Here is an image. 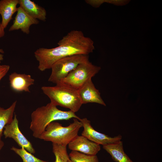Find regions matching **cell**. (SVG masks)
Returning <instances> with one entry per match:
<instances>
[{
  "instance_id": "cell-21",
  "label": "cell",
  "mask_w": 162,
  "mask_h": 162,
  "mask_svg": "<svg viewBox=\"0 0 162 162\" xmlns=\"http://www.w3.org/2000/svg\"><path fill=\"white\" fill-rule=\"evenodd\" d=\"M10 68V67L9 65H0V82L8 73Z\"/></svg>"
},
{
  "instance_id": "cell-8",
  "label": "cell",
  "mask_w": 162,
  "mask_h": 162,
  "mask_svg": "<svg viewBox=\"0 0 162 162\" xmlns=\"http://www.w3.org/2000/svg\"><path fill=\"white\" fill-rule=\"evenodd\" d=\"M3 135L5 138H9L13 139L21 148H24L29 152L32 154L35 153V150L31 143L20 130L18 121L15 114H14L12 122L4 126Z\"/></svg>"
},
{
  "instance_id": "cell-18",
  "label": "cell",
  "mask_w": 162,
  "mask_h": 162,
  "mask_svg": "<svg viewBox=\"0 0 162 162\" xmlns=\"http://www.w3.org/2000/svg\"><path fill=\"white\" fill-rule=\"evenodd\" d=\"M69 156L70 159L74 162H99L96 155H88L72 151Z\"/></svg>"
},
{
  "instance_id": "cell-17",
  "label": "cell",
  "mask_w": 162,
  "mask_h": 162,
  "mask_svg": "<svg viewBox=\"0 0 162 162\" xmlns=\"http://www.w3.org/2000/svg\"><path fill=\"white\" fill-rule=\"evenodd\" d=\"M52 152L55 160L54 162H68L70 159L67 149V146L52 143Z\"/></svg>"
},
{
  "instance_id": "cell-22",
  "label": "cell",
  "mask_w": 162,
  "mask_h": 162,
  "mask_svg": "<svg viewBox=\"0 0 162 162\" xmlns=\"http://www.w3.org/2000/svg\"><path fill=\"white\" fill-rule=\"evenodd\" d=\"M4 29L2 27L0 21V38L3 37L5 34Z\"/></svg>"
},
{
  "instance_id": "cell-10",
  "label": "cell",
  "mask_w": 162,
  "mask_h": 162,
  "mask_svg": "<svg viewBox=\"0 0 162 162\" xmlns=\"http://www.w3.org/2000/svg\"><path fill=\"white\" fill-rule=\"evenodd\" d=\"M78 90L82 104L94 103L106 106L100 93L95 88L92 79L88 80Z\"/></svg>"
},
{
  "instance_id": "cell-14",
  "label": "cell",
  "mask_w": 162,
  "mask_h": 162,
  "mask_svg": "<svg viewBox=\"0 0 162 162\" xmlns=\"http://www.w3.org/2000/svg\"><path fill=\"white\" fill-rule=\"evenodd\" d=\"M24 10L33 18L45 21L46 12L45 9L30 0H19V4Z\"/></svg>"
},
{
  "instance_id": "cell-23",
  "label": "cell",
  "mask_w": 162,
  "mask_h": 162,
  "mask_svg": "<svg viewBox=\"0 0 162 162\" xmlns=\"http://www.w3.org/2000/svg\"><path fill=\"white\" fill-rule=\"evenodd\" d=\"M4 53V51L2 49L0 48V63L3 60V53Z\"/></svg>"
},
{
  "instance_id": "cell-16",
  "label": "cell",
  "mask_w": 162,
  "mask_h": 162,
  "mask_svg": "<svg viewBox=\"0 0 162 162\" xmlns=\"http://www.w3.org/2000/svg\"><path fill=\"white\" fill-rule=\"evenodd\" d=\"M17 101L16 100L7 109H5L0 106V139L3 136L4 126L10 123L13 119Z\"/></svg>"
},
{
  "instance_id": "cell-20",
  "label": "cell",
  "mask_w": 162,
  "mask_h": 162,
  "mask_svg": "<svg viewBox=\"0 0 162 162\" xmlns=\"http://www.w3.org/2000/svg\"><path fill=\"white\" fill-rule=\"evenodd\" d=\"M129 1V0H101L102 4L104 2H107L117 5H125L128 3Z\"/></svg>"
},
{
  "instance_id": "cell-13",
  "label": "cell",
  "mask_w": 162,
  "mask_h": 162,
  "mask_svg": "<svg viewBox=\"0 0 162 162\" xmlns=\"http://www.w3.org/2000/svg\"><path fill=\"white\" fill-rule=\"evenodd\" d=\"M19 0H0V14L2 20L1 23L2 27L5 28L10 21L12 16L17 12Z\"/></svg>"
},
{
  "instance_id": "cell-5",
  "label": "cell",
  "mask_w": 162,
  "mask_h": 162,
  "mask_svg": "<svg viewBox=\"0 0 162 162\" xmlns=\"http://www.w3.org/2000/svg\"><path fill=\"white\" fill-rule=\"evenodd\" d=\"M89 60L88 55L78 54L66 57L56 62L52 65L48 81L58 83L79 64Z\"/></svg>"
},
{
  "instance_id": "cell-7",
  "label": "cell",
  "mask_w": 162,
  "mask_h": 162,
  "mask_svg": "<svg viewBox=\"0 0 162 162\" xmlns=\"http://www.w3.org/2000/svg\"><path fill=\"white\" fill-rule=\"evenodd\" d=\"M79 121L83 128L82 135L99 145L104 146L116 143L121 141L122 138L120 135L112 137L97 131L92 126L90 121L87 118L80 119Z\"/></svg>"
},
{
  "instance_id": "cell-4",
  "label": "cell",
  "mask_w": 162,
  "mask_h": 162,
  "mask_svg": "<svg viewBox=\"0 0 162 162\" xmlns=\"http://www.w3.org/2000/svg\"><path fill=\"white\" fill-rule=\"evenodd\" d=\"M79 121L74 118L73 122L66 127L58 122H52L46 126L39 139L67 146L78 135L80 129L82 127V123Z\"/></svg>"
},
{
  "instance_id": "cell-12",
  "label": "cell",
  "mask_w": 162,
  "mask_h": 162,
  "mask_svg": "<svg viewBox=\"0 0 162 162\" xmlns=\"http://www.w3.org/2000/svg\"><path fill=\"white\" fill-rule=\"evenodd\" d=\"M9 80L11 88L17 92H30L29 87L34 82V79L30 75L16 72L12 73L9 75Z\"/></svg>"
},
{
  "instance_id": "cell-2",
  "label": "cell",
  "mask_w": 162,
  "mask_h": 162,
  "mask_svg": "<svg viewBox=\"0 0 162 162\" xmlns=\"http://www.w3.org/2000/svg\"><path fill=\"white\" fill-rule=\"evenodd\" d=\"M72 118H76L79 120L81 119L72 111L61 110L50 102L45 106L38 108L32 112L30 128L32 132L33 136L39 139L50 123L56 120H68Z\"/></svg>"
},
{
  "instance_id": "cell-15",
  "label": "cell",
  "mask_w": 162,
  "mask_h": 162,
  "mask_svg": "<svg viewBox=\"0 0 162 162\" xmlns=\"http://www.w3.org/2000/svg\"><path fill=\"white\" fill-rule=\"evenodd\" d=\"M103 148L110 154L115 162H134L124 152L122 141L103 146Z\"/></svg>"
},
{
  "instance_id": "cell-9",
  "label": "cell",
  "mask_w": 162,
  "mask_h": 162,
  "mask_svg": "<svg viewBox=\"0 0 162 162\" xmlns=\"http://www.w3.org/2000/svg\"><path fill=\"white\" fill-rule=\"evenodd\" d=\"M72 151L90 155H96L101 149L100 145L88 140L82 135H77L68 144Z\"/></svg>"
},
{
  "instance_id": "cell-19",
  "label": "cell",
  "mask_w": 162,
  "mask_h": 162,
  "mask_svg": "<svg viewBox=\"0 0 162 162\" xmlns=\"http://www.w3.org/2000/svg\"><path fill=\"white\" fill-rule=\"evenodd\" d=\"M10 149L19 155L21 158L23 162H47L46 161L36 158L23 148H19L13 146L10 148Z\"/></svg>"
},
{
  "instance_id": "cell-6",
  "label": "cell",
  "mask_w": 162,
  "mask_h": 162,
  "mask_svg": "<svg viewBox=\"0 0 162 162\" xmlns=\"http://www.w3.org/2000/svg\"><path fill=\"white\" fill-rule=\"evenodd\" d=\"M99 66L93 64L89 60L80 64L60 82L69 85L77 90L98 73Z\"/></svg>"
},
{
  "instance_id": "cell-24",
  "label": "cell",
  "mask_w": 162,
  "mask_h": 162,
  "mask_svg": "<svg viewBox=\"0 0 162 162\" xmlns=\"http://www.w3.org/2000/svg\"><path fill=\"white\" fill-rule=\"evenodd\" d=\"M4 145V142L1 139H0V151L3 147Z\"/></svg>"
},
{
  "instance_id": "cell-1",
  "label": "cell",
  "mask_w": 162,
  "mask_h": 162,
  "mask_svg": "<svg viewBox=\"0 0 162 162\" xmlns=\"http://www.w3.org/2000/svg\"><path fill=\"white\" fill-rule=\"evenodd\" d=\"M94 43L82 31L72 30L59 40L58 46L50 49L40 48L34 52V56L38 62V69L41 71L50 69L56 62L68 56L88 55L94 49Z\"/></svg>"
},
{
  "instance_id": "cell-25",
  "label": "cell",
  "mask_w": 162,
  "mask_h": 162,
  "mask_svg": "<svg viewBox=\"0 0 162 162\" xmlns=\"http://www.w3.org/2000/svg\"><path fill=\"white\" fill-rule=\"evenodd\" d=\"M68 162H74L71 160L70 159L68 160Z\"/></svg>"
},
{
  "instance_id": "cell-3",
  "label": "cell",
  "mask_w": 162,
  "mask_h": 162,
  "mask_svg": "<svg viewBox=\"0 0 162 162\" xmlns=\"http://www.w3.org/2000/svg\"><path fill=\"white\" fill-rule=\"evenodd\" d=\"M54 86H43L41 89L51 103L56 106L68 108L75 113L82 104L78 90L64 83L60 82Z\"/></svg>"
},
{
  "instance_id": "cell-11",
  "label": "cell",
  "mask_w": 162,
  "mask_h": 162,
  "mask_svg": "<svg viewBox=\"0 0 162 162\" xmlns=\"http://www.w3.org/2000/svg\"><path fill=\"white\" fill-rule=\"evenodd\" d=\"M39 22L38 20L28 15L20 6L18 7L16 15L13 24L9 28V31L21 29L24 33L28 34L30 26L37 24Z\"/></svg>"
}]
</instances>
